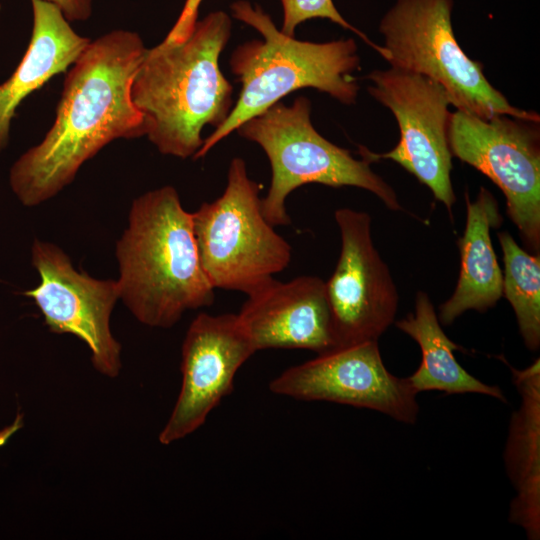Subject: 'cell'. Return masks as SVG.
<instances>
[{"label":"cell","instance_id":"cell-1","mask_svg":"<svg viewBox=\"0 0 540 540\" xmlns=\"http://www.w3.org/2000/svg\"><path fill=\"white\" fill-rule=\"evenodd\" d=\"M146 49L137 33L114 30L90 41L69 67L53 125L10 169L24 206L54 197L111 141L146 135L131 94Z\"/></svg>","mask_w":540,"mask_h":540},{"label":"cell","instance_id":"cell-2","mask_svg":"<svg viewBox=\"0 0 540 540\" xmlns=\"http://www.w3.org/2000/svg\"><path fill=\"white\" fill-rule=\"evenodd\" d=\"M223 11L196 22L180 43L146 49L132 84V100L143 114L146 136L164 155L193 157L202 147L206 125L218 128L234 104L233 87L219 67L231 37Z\"/></svg>","mask_w":540,"mask_h":540},{"label":"cell","instance_id":"cell-3","mask_svg":"<svg viewBox=\"0 0 540 540\" xmlns=\"http://www.w3.org/2000/svg\"><path fill=\"white\" fill-rule=\"evenodd\" d=\"M116 258L120 299L146 326L170 328L186 311L214 303L215 289L200 262L192 215L172 186L133 200Z\"/></svg>","mask_w":540,"mask_h":540},{"label":"cell","instance_id":"cell-4","mask_svg":"<svg viewBox=\"0 0 540 540\" xmlns=\"http://www.w3.org/2000/svg\"><path fill=\"white\" fill-rule=\"evenodd\" d=\"M231 10L234 18L256 29L263 40L248 41L232 52L229 64L241 83L240 95L225 122L204 139L194 159L204 157L246 120L295 90L311 87L343 104L356 102L359 85L351 74L359 69L360 58L354 39L300 41L278 30L258 5L239 0Z\"/></svg>","mask_w":540,"mask_h":540},{"label":"cell","instance_id":"cell-5","mask_svg":"<svg viewBox=\"0 0 540 540\" xmlns=\"http://www.w3.org/2000/svg\"><path fill=\"white\" fill-rule=\"evenodd\" d=\"M310 114V100L300 96L291 105L273 104L236 129L240 136L257 143L270 162L271 183L261 198L267 221L274 227L290 224L286 200L292 191L309 183L362 188L389 209L401 210L393 188L370 168L376 160L374 153L365 149L363 159L354 158L349 150L321 136Z\"/></svg>","mask_w":540,"mask_h":540},{"label":"cell","instance_id":"cell-6","mask_svg":"<svg viewBox=\"0 0 540 540\" xmlns=\"http://www.w3.org/2000/svg\"><path fill=\"white\" fill-rule=\"evenodd\" d=\"M259 192L245 161L235 157L222 195L191 213L200 262L214 289L250 295L291 261V245L264 217Z\"/></svg>","mask_w":540,"mask_h":540},{"label":"cell","instance_id":"cell-7","mask_svg":"<svg viewBox=\"0 0 540 540\" xmlns=\"http://www.w3.org/2000/svg\"><path fill=\"white\" fill-rule=\"evenodd\" d=\"M453 0H397L381 20L384 60L391 67L440 84L458 111L488 119L504 114L539 122L536 112L512 106L469 58L453 32Z\"/></svg>","mask_w":540,"mask_h":540},{"label":"cell","instance_id":"cell-8","mask_svg":"<svg viewBox=\"0 0 540 540\" xmlns=\"http://www.w3.org/2000/svg\"><path fill=\"white\" fill-rule=\"evenodd\" d=\"M539 122L499 114L488 119L456 110L448 142L456 156L496 184L506 198L507 214L527 248L540 249Z\"/></svg>","mask_w":540,"mask_h":540},{"label":"cell","instance_id":"cell-9","mask_svg":"<svg viewBox=\"0 0 540 540\" xmlns=\"http://www.w3.org/2000/svg\"><path fill=\"white\" fill-rule=\"evenodd\" d=\"M369 93L394 114L400 139L394 149L379 158L400 164L426 185L451 212L456 201L451 183L452 153L448 142L449 99L432 79L408 70L390 67L374 70Z\"/></svg>","mask_w":540,"mask_h":540},{"label":"cell","instance_id":"cell-10","mask_svg":"<svg viewBox=\"0 0 540 540\" xmlns=\"http://www.w3.org/2000/svg\"><path fill=\"white\" fill-rule=\"evenodd\" d=\"M32 264L40 275L37 287L23 295L34 300L45 325L56 334H72L89 348L93 367L116 378L121 370V345L111 332L110 317L118 299V282L100 280L74 268L55 244L34 240Z\"/></svg>","mask_w":540,"mask_h":540},{"label":"cell","instance_id":"cell-11","mask_svg":"<svg viewBox=\"0 0 540 540\" xmlns=\"http://www.w3.org/2000/svg\"><path fill=\"white\" fill-rule=\"evenodd\" d=\"M272 393L381 412L405 424L417 420V393L385 367L378 341L332 348L290 367L269 383Z\"/></svg>","mask_w":540,"mask_h":540},{"label":"cell","instance_id":"cell-12","mask_svg":"<svg viewBox=\"0 0 540 540\" xmlns=\"http://www.w3.org/2000/svg\"><path fill=\"white\" fill-rule=\"evenodd\" d=\"M334 216L341 251L325 285L335 347L378 341L397 312L395 283L373 244L370 215L340 208Z\"/></svg>","mask_w":540,"mask_h":540},{"label":"cell","instance_id":"cell-13","mask_svg":"<svg viewBox=\"0 0 540 540\" xmlns=\"http://www.w3.org/2000/svg\"><path fill=\"white\" fill-rule=\"evenodd\" d=\"M255 352L237 314H198L182 344L181 388L159 442L169 445L200 428Z\"/></svg>","mask_w":540,"mask_h":540},{"label":"cell","instance_id":"cell-14","mask_svg":"<svg viewBox=\"0 0 540 540\" xmlns=\"http://www.w3.org/2000/svg\"><path fill=\"white\" fill-rule=\"evenodd\" d=\"M237 315L256 352L283 348L319 354L335 348L326 285L319 277L273 279L247 295Z\"/></svg>","mask_w":540,"mask_h":540},{"label":"cell","instance_id":"cell-15","mask_svg":"<svg viewBox=\"0 0 540 540\" xmlns=\"http://www.w3.org/2000/svg\"><path fill=\"white\" fill-rule=\"evenodd\" d=\"M30 42L13 74L0 84V153L9 142L11 120L20 103L77 60L90 40L77 34L61 10L45 0H31Z\"/></svg>","mask_w":540,"mask_h":540},{"label":"cell","instance_id":"cell-16","mask_svg":"<svg viewBox=\"0 0 540 540\" xmlns=\"http://www.w3.org/2000/svg\"><path fill=\"white\" fill-rule=\"evenodd\" d=\"M521 404L512 417L504 462L517 492L509 520L530 540L540 538V362L523 370L509 365Z\"/></svg>","mask_w":540,"mask_h":540},{"label":"cell","instance_id":"cell-17","mask_svg":"<svg viewBox=\"0 0 540 540\" xmlns=\"http://www.w3.org/2000/svg\"><path fill=\"white\" fill-rule=\"evenodd\" d=\"M467 218L458 240L461 265L452 296L439 307V321L451 324L467 310L484 312L502 297L503 273L492 246L490 231L501 223L496 199L481 187L475 201L466 193Z\"/></svg>","mask_w":540,"mask_h":540},{"label":"cell","instance_id":"cell-18","mask_svg":"<svg viewBox=\"0 0 540 540\" xmlns=\"http://www.w3.org/2000/svg\"><path fill=\"white\" fill-rule=\"evenodd\" d=\"M396 326L413 338L421 349V364L407 377L417 394L431 390L449 395L477 393L506 402L498 386L481 382L457 362L454 351L462 348L443 331L434 306L425 292L417 293L414 312L397 321Z\"/></svg>","mask_w":540,"mask_h":540},{"label":"cell","instance_id":"cell-19","mask_svg":"<svg viewBox=\"0 0 540 540\" xmlns=\"http://www.w3.org/2000/svg\"><path fill=\"white\" fill-rule=\"evenodd\" d=\"M503 252L502 296L512 306L520 334L531 351L540 346V255L521 248L508 232L498 234Z\"/></svg>","mask_w":540,"mask_h":540},{"label":"cell","instance_id":"cell-20","mask_svg":"<svg viewBox=\"0 0 540 540\" xmlns=\"http://www.w3.org/2000/svg\"><path fill=\"white\" fill-rule=\"evenodd\" d=\"M280 1L283 8L282 33L294 37L295 29L299 24L314 18L328 19L344 29L351 30L377 53L384 55V48L373 43L364 33L348 23L338 12L332 0Z\"/></svg>","mask_w":540,"mask_h":540},{"label":"cell","instance_id":"cell-21","mask_svg":"<svg viewBox=\"0 0 540 540\" xmlns=\"http://www.w3.org/2000/svg\"><path fill=\"white\" fill-rule=\"evenodd\" d=\"M201 2L202 0H186L180 16L163 42L180 43L189 37L198 21Z\"/></svg>","mask_w":540,"mask_h":540},{"label":"cell","instance_id":"cell-22","mask_svg":"<svg viewBox=\"0 0 540 540\" xmlns=\"http://www.w3.org/2000/svg\"><path fill=\"white\" fill-rule=\"evenodd\" d=\"M56 5L68 21L87 20L92 12V0H45Z\"/></svg>","mask_w":540,"mask_h":540},{"label":"cell","instance_id":"cell-23","mask_svg":"<svg viewBox=\"0 0 540 540\" xmlns=\"http://www.w3.org/2000/svg\"><path fill=\"white\" fill-rule=\"evenodd\" d=\"M23 426V416L18 414L13 423L0 430V447L4 446L7 441Z\"/></svg>","mask_w":540,"mask_h":540}]
</instances>
